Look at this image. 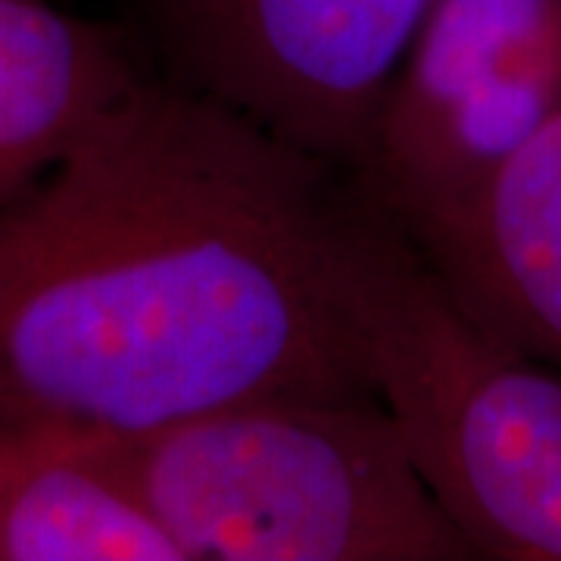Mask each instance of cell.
<instances>
[{
  "mask_svg": "<svg viewBox=\"0 0 561 561\" xmlns=\"http://www.w3.org/2000/svg\"><path fill=\"white\" fill-rule=\"evenodd\" d=\"M341 278L375 397L474 559L561 561L559 368L471 319L359 184Z\"/></svg>",
  "mask_w": 561,
  "mask_h": 561,
  "instance_id": "3",
  "label": "cell"
},
{
  "mask_svg": "<svg viewBox=\"0 0 561 561\" xmlns=\"http://www.w3.org/2000/svg\"><path fill=\"white\" fill-rule=\"evenodd\" d=\"M561 113V0H434L350 172L400 228L468 203Z\"/></svg>",
  "mask_w": 561,
  "mask_h": 561,
  "instance_id": "4",
  "label": "cell"
},
{
  "mask_svg": "<svg viewBox=\"0 0 561 561\" xmlns=\"http://www.w3.org/2000/svg\"><path fill=\"white\" fill-rule=\"evenodd\" d=\"M162 79L353 172L434 0H138Z\"/></svg>",
  "mask_w": 561,
  "mask_h": 561,
  "instance_id": "5",
  "label": "cell"
},
{
  "mask_svg": "<svg viewBox=\"0 0 561 561\" xmlns=\"http://www.w3.org/2000/svg\"><path fill=\"white\" fill-rule=\"evenodd\" d=\"M84 440L184 561L474 559L378 397H262Z\"/></svg>",
  "mask_w": 561,
  "mask_h": 561,
  "instance_id": "2",
  "label": "cell"
},
{
  "mask_svg": "<svg viewBox=\"0 0 561 561\" xmlns=\"http://www.w3.org/2000/svg\"><path fill=\"white\" fill-rule=\"evenodd\" d=\"M402 231L481 328L561 371V113L471 201Z\"/></svg>",
  "mask_w": 561,
  "mask_h": 561,
  "instance_id": "6",
  "label": "cell"
},
{
  "mask_svg": "<svg viewBox=\"0 0 561 561\" xmlns=\"http://www.w3.org/2000/svg\"><path fill=\"white\" fill-rule=\"evenodd\" d=\"M147 72L116 25L0 0V206L79 144Z\"/></svg>",
  "mask_w": 561,
  "mask_h": 561,
  "instance_id": "7",
  "label": "cell"
},
{
  "mask_svg": "<svg viewBox=\"0 0 561 561\" xmlns=\"http://www.w3.org/2000/svg\"><path fill=\"white\" fill-rule=\"evenodd\" d=\"M0 561H184V552L84 437L0 427Z\"/></svg>",
  "mask_w": 561,
  "mask_h": 561,
  "instance_id": "8",
  "label": "cell"
},
{
  "mask_svg": "<svg viewBox=\"0 0 561 561\" xmlns=\"http://www.w3.org/2000/svg\"><path fill=\"white\" fill-rule=\"evenodd\" d=\"M353 175L144 76L0 206V427L138 434L375 397L341 278Z\"/></svg>",
  "mask_w": 561,
  "mask_h": 561,
  "instance_id": "1",
  "label": "cell"
}]
</instances>
